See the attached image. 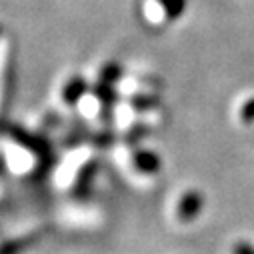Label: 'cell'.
I'll return each mask as SVG.
<instances>
[{"instance_id": "6da1fadb", "label": "cell", "mask_w": 254, "mask_h": 254, "mask_svg": "<svg viewBox=\"0 0 254 254\" xmlns=\"http://www.w3.org/2000/svg\"><path fill=\"white\" fill-rule=\"evenodd\" d=\"M14 80V52L8 40L0 38V118L4 116Z\"/></svg>"}, {"instance_id": "7a4b0ae2", "label": "cell", "mask_w": 254, "mask_h": 254, "mask_svg": "<svg viewBox=\"0 0 254 254\" xmlns=\"http://www.w3.org/2000/svg\"><path fill=\"white\" fill-rule=\"evenodd\" d=\"M200 208H202V196L200 192H194V190H190V192H186L180 200H178V206H176V214L180 220L188 222L192 220L200 214Z\"/></svg>"}, {"instance_id": "3957f363", "label": "cell", "mask_w": 254, "mask_h": 254, "mask_svg": "<svg viewBox=\"0 0 254 254\" xmlns=\"http://www.w3.org/2000/svg\"><path fill=\"white\" fill-rule=\"evenodd\" d=\"M86 92V82L82 78H72L66 82V86L62 88V98L66 104H76Z\"/></svg>"}, {"instance_id": "277c9868", "label": "cell", "mask_w": 254, "mask_h": 254, "mask_svg": "<svg viewBox=\"0 0 254 254\" xmlns=\"http://www.w3.org/2000/svg\"><path fill=\"white\" fill-rule=\"evenodd\" d=\"M34 240H36L34 234L22 236V238H16V240H10V242H6V244L0 246V254H20V252H24L26 248H30V246L34 244Z\"/></svg>"}, {"instance_id": "5b68a950", "label": "cell", "mask_w": 254, "mask_h": 254, "mask_svg": "<svg viewBox=\"0 0 254 254\" xmlns=\"http://www.w3.org/2000/svg\"><path fill=\"white\" fill-rule=\"evenodd\" d=\"M134 166H136L138 170H142V172H156V170L160 168V160H158L156 154L142 150V152H138V154L134 156Z\"/></svg>"}, {"instance_id": "8992f818", "label": "cell", "mask_w": 254, "mask_h": 254, "mask_svg": "<svg viewBox=\"0 0 254 254\" xmlns=\"http://www.w3.org/2000/svg\"><path fill=\"white\" fill-rule=\"evenodd\" d=\"M156 2L164 8V14L168 18H176L180 12H184L186 0H156Z\"/></svg>"}, {"instance_id": "52a82bcc", "label": "cell", "mask_w": 254, "mask_h": 254, "mask_svg": "<svg viewBox=\"0 0 254 254\" xmlns=\"http://www.w3.org/2000/svg\"><path fill=\"white\" fill-rule=\"evenodd\" d=\"M92 170H94V166L88 164V166H84L82 172L78 174V180H76V184H74V192H76V194H84V192H86V188H88V184H90Z\"/></svg>"}, {"instance_id": "ba28073f", "label": "cell", "mask_w": 254, "mask_h": 254, "mask_svg": "<svg viewBox=\"0 0 254 254\" xmlns=\"http://www.w3.org/2000/svg\"><path fill=\"white\" fill-rule=\"evenodd\" d=\"M242 120H254V100H248L244 106H242Z\"/></svg>"}, {"instance_id": "9c48e42d", "label": "cell", "mask_w": 254, "mask_h": 254, "mask_svg": "<svg viewBox=\"0 0 254 254\" xmlns=\"http://www.w3.org/2000/svg\"><path fill=\"white\" fill-rule=\"evenodd\" d=\"M232 252L234 254H254V246H250L248 242H238V244H234Z\"/></svg>"}]
</instances>
